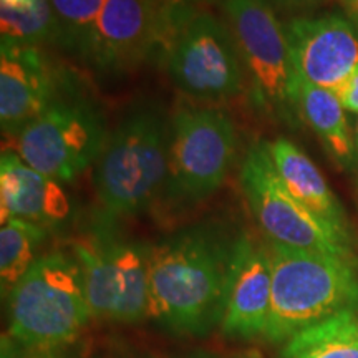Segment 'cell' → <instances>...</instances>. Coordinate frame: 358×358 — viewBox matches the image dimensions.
Returning <instances> with one entry per match:
<instances>
[{
	"instance_id": "cell-1",
	"label": "cell",
	"mask_w": 358,
	"mask_h": 358,
	"mask_svg": "<svg viewBox=\"0 0 358 358\" xmlns=\"http://www.w3.org/2000/svg\"><path fill=\"white\" fill-rule=\"evenodd\" d=\"M234 241L196 226L151 245V319L181 337H204L219 327Z\"/></svg>"
},
{
	"instance_id": "cell-2",
	"label": "cell",
	"mask_w": 358,
	"mask_h": 358,
	"mask_svg": "<svg viewBox=\"0 0 358 358\" xmlns=\"http://www.w3.org/2000/svg\"><path fill=\"white\" fill-rule=\"evenodd\" d=\"M169 123L153 106L129 113L108 134L93 169V186L105 222L136 216L164 191Z\"/></svg>"
},
{
	"instance_id": "cell-3",
	"label": "cell",
	"mask_w": 358,
	"mask_h": 358,
	"mask_svg": "<svg viewBox=\"0 0 358 358\" xmlns=\"http://www.w3.org/2000/svg\"><path fill=\"white\" fill-rule=\"evenodd\" d=\"M272 267V301L264 338L284 345L290 337L345 310H358L353 261L266 243Z\"/></svg>"
},
{
	"instance_id": "cell-4",
	"label": "cell",
	"mask_w": 358,
	"mask_h": 358,
	"mask_svg": "<svg viewBox=\"0 0 358 358\" xmlns=\"http://www.w3.org/2000/svg\"><path fill=\"white\" fill-rule=\"evenodd\" d=\"M6 301L7 335L27 347L73 345L93 319L77 259L64 250L40 254Z\"/></svg>"
},
{
	"instance_id": "cell-5",
	"label": "cell",
	"mask_w": 358,
	"mask_h": 358,
	"mask_svg": "<svg viewBox=\"0 0 358 358\" xmlns=\"http://www.w3.org/2000/svg\"><path fill=\"white\" fill-rule=\"evenodd\" d=\"M150 250L116 237L108 222L71 243L93 319L133 325L150 317Z\"/></svg>"
},
{
	"instance_id": "cell-6",
	"label": "cell",
	"mask_w": 358,
	"mask_h": 358,
	"mask_svg": "<svg viewBox=\"0 0 358 358\" xmlns=\"http://www.w3.org/2000/svg\"><path fill=\"white\" fill-rule=\"evenodd\" d=\"M239 182L267 243L355 262L352 239L317 217L285 189L267 143H257L248 151Z\"/></svg>"
},
{
	"instance_id": "cell-7",
	"label": "cell",
	"mask_w": 358,
	"mask_h": 358,
	"mask_svg": "<svg viewBox=\"0 0 358 358\" xmlns=\"http://www.w3.org/2000/svg\"><path fill=\"white\" fill-rule=\"evenodd\" d=\"M108 134L95 103L64 90L17 134V155L37 171L71 182L96 163Z\"/></svg>"
},
{
	"instance_id": "cell-8",
	"label": "cell",
	"mask_w": 358,
	"mask_h": 358,
	"mask_svg": "<svg viewBox=\"0 0 358 358\" xmlns=\"http://www.w3.org/2000/svg\"><path fill=\"white\" fill-rule=\"evenodd\" d=\"M237 153L234 123L216 108H181L169 123L164 192L179 204L199 203L226 181Z\"/></svg>"
},
{
	"instance_id": "cell-9",
	"label": "cell",
	"mask_w": 358,
	"mask_h": 358,
	"mask_svg": "<svg viewBox=\"0 0 358 358\" xmlns=\"http://www.w3.org/2000/svg\"><path fill=\"white\" fill-rule=\"evenodd\" d=\"M227 27L248 71L257 106L289 115L292 105L294 69L284 25L267 0H224Z\"/></svg>"
},
{
	"instance_id": "cell-10",
	"label": "cell",
	"mask_w": 358,
	"mask_h": 358,
	"mask_svg": "<svg viewBox=\"0 0 358 358\" xmlns=\"http://www.w3.org/2000/svg\"><path fill=\"white\" fill-rule=\"evenodd\" d=\"M166 64L176 87L201 100H224L244 87V65L229 27L209 12L194 13L169 43Z\"/></svg>"
},
{
	"instance_id": "cell-11",
	"label": "cell",
	"mask_w": 358,
	"mask_h": 358,
	"mask_svg": "<svg viewBox=\"0 0 358 358\" xmlns=\"http://www.w3.org/2000/svg\"><path fill=\"white\" fill-rule=\"evenodd\" d=\"M294 73L337 92L358 66V29L340 13L294 19L285 29Z\"/></svg>"
},
{
	"instance_id": "cell-12",
	"label": "cell",
	"mask_w": 358,
	"mask_h": 358,
	"mask_svg": "<svg viewBox=\"0 0 358 358\" xmlns=\"http://www.w3.org/2000/svg\"><path fill=\"white\" fill-rule=\"evenodd\" d=\"M271 301L272 267L267 244L241 234L232 245L219 329L229 338L264 337Z\"/></svg>"
},
{
	"instance_id": "cell-13",
	"label": "cell",
	"mask_w": 358,
	"mask_h": 358,
	"mask_svg": "<svg viewBox=\"0 0 358 358\" xmlns=\"http://www.w3.org/2000/svg\"><path fill=\"white\" fill-rule=\"evenodd\" d=\"M158 42L156 0H105L82 58L101 73H116L145 60Z\"/></svg>"
},
{
	"instance_id": "cell-14",
	"label": "cell",
	"mask_w": 358,
	"mask_h": 358,
	"mask_svg": "<svg viewBox=\"0 0 358 358\" xmlns=\"http://www.w3.org/2000/svg\"><path fill=\"white\" fill-rule=\"evenodd\" d=\"M57 75L37 47L2 42L0 50V123L17 136L60 96Z\"/></svg>"
},
{
	"instance_id": "cell-15",
	"label": "cell",
	"mask_w": 358,
	"mask_h": 358,
	"mask_svg": "<svg viewBox=\"0 0 358 358\" xmlns=\"http://www.w3.org/2000/svg\"><path fill=\"white\" fill-rule=\"evenodd\" d=\"M0 211L2 222L17 217L50 231L69 221L71 204L57 179L8 150L0 158Z\"/></svg>"
},
{
	"instance_id": "cell-16",
	"label": "cell",
	"mask_w": 358,
	"mask_h": 358,
	"mask_svg": "<svg viewBox=\"0 0 358 358\" xmlns=\"http://www.w3.org/2000/svg\"><path fill=\"white\" fill-rule=\"evenodd\" d=\"M267 148L285 189L317 217L352 239L345 211L315 163L285 138H277Z\"/></svg>"
},
{
	"instance_id": "cell-17",
	"label": "cell",
	"mask_w": 358,
	"mask_h": 358,
	"mask_svg": "<svg viewBox=\"0 0 358 358\" xmlns=\"http://www.w3.org/2000/svg\"><path fill=\"white\" fill-rule=\"evenodd\" d=\"M292 105L320 138L335 163L342 168H350L355 163V143L352 140L347 110L338 96L330 90L308 83L294 73Z\"/></svg>"
},
{
	"instance_id": "cell-18",
	"label": "cell",
	"mask_w": 358,
	"mask_h": 358,
	"mask_svg": "<svg viewBox=\"0 0 358 358\" xmlns=\"http://www.w3.org/2000/svg\"><path fill=\"white\" fill-rule=\"evenodd\" d=\"M279 358H358V310H345L295 334Z\"/></svg>"
},
{
	"instance_id": "cell-19",
	"label": "cell",
	"mask_w": 358,
	"mask_h": 358,
	"mask_svg": "<svg viewBox=\"0 0 358 358\" xmlns=\"http://www.w3.org/2000/svg\"><path fill=\"white\" fill-rule=\"evenodd\" d=\"M48 231L38 224L12 217L0 229V287L6 301L35 261Z\"/></svg>"
},
{
	"instance_id": "cell-20",
	"label": "cell",
	"mask_w": 358,
	"mask_h": 358,
	"mask_svg": "<svg viewBox=\"0 0 358 358\" xmlns=\"http://www.w3.org/2000/svg\"><path fill=\"white\" fill-rule=\"evenodd\" d=\"M2 42L37 47L57 40V20L50 0H35L30 7L10 8L0 3Z\"/></svg>"
},
{
	"instance_id": "cell-21",
	"label": "cell",
	"mask_w": 358,
	"mask_h": 358,
	"mask_svg": "<svg viewBox=\"0 0 358 358\" xmlns=\"http://www.w3.org/2000/svg\"><path fill=\"white\" fill-rule=\"evenodd\" d=\"M57 20V42L83 57L105 0H50Z\"/></svg>"
},
{
	"instance_id": "cell-22",
	"label": "cell",
	"mask_w": 358,
	"mask_h": 358,
	"mask_svg": "<svg viewBox=\"0 0 358 358\" xmlns=\"http://www.w3.org/2000/svg\"><path fill=\"white\" fill-rule=\"evenodd\" d=\"M2 358H78L66 347H27L3 334L2 337Z\"/></svg>"
},
{
	"instance_id": "cell-23",
	"label": "cell",
	"mask_w": 358,
	"mask_h": 358,
	"mask_svg": "<svg viewBox=\"0 0 358 358\" xmlns=\"http://www.w3.org/2000/svg\"><path fill=\"white\" fill-rule=\"evenodd\" d=\"M334 93L338 96L343 108L352 111V113H358V66L347 78V82Z\"/></svg>"
},
{
	"instance_id": "cell-24",
	"label": "cell",
	"mask_w": 358,
	"mask_h": 358,
	"mask_svg": "<svg viewBox=\"0 0 358 358\" xmlns=\"http://www.w3.org/2000/svg\"><path fill=\"white\" fill-rule=\"evenodd\" d=\"M337 2L345 8L348 17H350V20L357 25L358 29V0H337Z\"/></svg>"
},
{
	"instance_id": "cell-25",
	"label": "cell",
	"mask_w": 358,
	"mask_h": 358,
	"mask_svg": "<svg viewBox=\"0 0 358 358\" xmlns=\"http://www.w3.org/2000/svg\"><path fill=\"white\" fill-rule=\"evenodd\" d=\"M178 358H222V357H219L217 353H213L208 350H192V352H187V353H185V355H181Z\"/></svg>"
},
{
	"instance_id": "cell-26",
	"label": "cell",
	"mask_w": 358,
	"mask_h": 358,
	"mask_svg": "<svg viewBox=\"0 0 358 358\" xmlns=\"http://www.w3.org/2000/svg\"><path fill=\"white\" fill-rule=\"evenodd\" d=\"M35 0H0V3L2 6H7L10 8H25V7H30Z\"/></svg>"
},
{
	"instance_id": "cell-27",
	"label": "cell",
	"mask_w": 358,
	"mask_h": 358,
	"mask_svg": "<svg viewBox=\"0 0 358 358\" xmlns=\"http://www.w3.org/2000/svg\"><path fill=\"white\" fill-rule=\"evenodd\" d=\"M120 358H156L150 353H127V355H122Z\"/></svg>"
},
{
	"instance_id": "cell-28",
	"label": "cell",
	"mask_w": 358,
	"mask_h": 358,
	"mask_svg": "<svg viewBox=\"0 0 358 358\" xmlns=\"http://www.w3.org/2000/svg\"><path fill=\"white\" fill-rule=\"evenodd\" d=\"M355 146H357V150H358V124H357V141H355Z\"/></svg>"
}]
</instances>
